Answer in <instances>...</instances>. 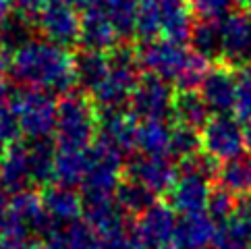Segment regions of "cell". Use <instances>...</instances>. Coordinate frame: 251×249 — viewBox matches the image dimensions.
<instances>
[{"mask_svg": "<svg viewBox=\"0 0 251 249\" xmlns=\"http://www.w3.org/2000/svg\"><path fill=\"white\" fill-rule=\"evenodd\" d=\"M8 73L27 90L65 96L75 83V58L56 44L31 38L13 52Z\"/></svg>", "mask_w": 251, "mask_h": 249, "instance_id": "1", "label": "cell"}, {"mask_svg": "<svg viewBox=\"0 0 251 249\" xmlns=\"http://www.w3.org/2000/svg\"><path fill=\"white\" fill-rule=\"evenodd\" d=\"M139 67L173 83L176 92H195L210 71V62L185 48V44L164 38L143 42L137 50Z\"/></svg>", "mask_w": 251, "mask_h": 249, "instance_id": "2", "label": "cell"}, {"mask_svg": "<svg viewBox=\"0 0 251 249\" xmlns=\"http://www.w3.org/2000/svg\"><path fill=\"white\" fill-rule=\"evenodd\" d=\"M100 129V114L89 98L69 92L58 102L56 114V146L58 149L87 152Z\"/></svg>", "mask_w": 251, "mask_h": 249, "instance_id": "3", "label": "cell"}, {"mask_svg": "<svg viewBox=\"0 0 251 249\" xmlns=\"http://www.w3.org/2000/svg\"><path fill=\"white\" fill-rule=\"evenodd\" d=\"M137 52L127 46L108 52V75L89 94V100L100 112L121 110L131 102V96L141 79Z\"/></svg>", "mask_w": 251, "mask_h": 249, "instance_id": "4", "label": "cell"}, {"mask_svg": "<svg viewBox=\"0 0 251 249\" xmlns=\"http://www.w3.org/2000/svg\"><path fill=\"white\" fill-rule=\"evenodd\" d=\"M125 154L110 144L98 139L87 149V171L81 183L83 199H110L116 198L121 187V176L125 173Z\"/></svg>", "mask_w": 251, "mask_h": 249, "instance_id": "5", "label": "cell"}, {"mask_svg": "<svg viewBox=\"0 0 251 249\" xmlns=\"http://www.w3.org/2000/svg\"><path fill=\"white\" fill-rule=\"evenodd\" d=\"M13 106L21 124V133L29 141H44L54 133L58 104L52 100V94L42 90H25Z\"/></svg>", "mask_w": 251, "mask_h": 249, "instance_id": "6", "label": "cell"}, {"mask_svg": "<svg viewBox=\"0 0 251 249\" xmlns=\"http://www.w3.org/2000/svg\"><path fill=\"white\" fill-rule=\"evenodd\" d=\"M176 87L162 77L146 73L141 75L135 92L131 96V112L143 121H166L173 119Z\"/></svg>", "mask_w": 251, "mask_h": 249, "instance_id": "7", "label": "cell"}, {"mask_svg": "<svg viewBox=\"0 0 251 249\" xmlns=\"http://www.w3.org/2000/svg\"><path fill=\"white\" fill-rule=\"evenodd\" d=\"M201 152L218 162L239 158L245 149V135L241 121L232 114H216L201 129Z\"/></svg>", "mask_w": 251, "mask_h": 249, "instance_id": "8", "label": "cell"}, {"mask_svg": "<svg viewBox=\"0 0 251 249\" xmlns=\"http://www.w3.org/2000/svg\"><path fill=\"white\" fill-rule=\"evenodd\" d=\"M222 56L220 62L232 69L251 67V13L247 8L230 11L220 19Z\"/></svg>", "mask_w": 251, "mask_h": 249, "instance_id": "9", "label": "cell"}, {"mask_svg": "<svg viewBox=\"0 0 251 249\" xmlns=\"http://www.w3.org/2000/svg\"><path fill=\"white\" fill-rule=\"evenodd\" d=\"M35 27L40 29L44 40L60 48L81 42V15H77L73 4L46 2L35 15Z\"/></svg>", "mask_w": 251, "mask_h": 249, "instance_id": "10", "label": "cell"}, {"mask_svg": "<svg viewBox=\"0 0 251 249\" xmlns=\"http://www.w3.org/2000/svg\"><path fill=\"white\" fill-rule=\"evenodd\" d=\"M175 210L164 203H156L148 212L137 216L131 233L139 249H175L176 233Z\"/></svg>", "mask_w": 251, "mask_h": 249, "instance_id": "11", "label": "cell"}, {"mask_svg": "<svg viewBox=\"0 0 251 249\" xmlns=\"http://www.w3.org/2000/svg\"><path fill=\"white\" fill-rule=\"evenodd\" d=\"M125 174L154 195H168L178 179V166L170 160V156L137 154L125 164Z\"/></svg>", "mask_w": 251, "mask_h": 249, "instance_id": "12", "label": "cell"}, {"mask_svg": "<svg viewBox=\"0 0 251 249\" xmlns=\"http://www.w3.org/2000/svg\"><path fill=\"white\" fill-rule=\"evenodd\" d=\"M200 96L214 114H230L237 100V71L218 62L210 67L208 75L200 85Z\"/></svg>", "mask_w": 251, "mask_h": 249, "instance_id": "13", "label": "cell"}, {"mask_svg": "<svg viewBox=\"0 0 251 249\" xmlns=\"http://www.w3.org/2000/svg\"><path fill=\"white\" fill-rule=\"evenodd\" d=\"M137 129H139V119L131 110H110L100 114V137L110 144L112 148L121 149L123 154L137 149Z\"/></svg>", "mask_w": 251, "mask_h": 249, "instance_id": "14", "label": "cell"}, {"mask_svg": "<svg viewBox=\"0 0 251 249\" xmlns=\"http://www.w3.org/2000/svg\"><path fill=\"white\" fill-rule=\"evenodd\" d=\"M0 183L13 193L29 191L35 185L29 144H15L0 156Z\"/></svg>", "mask_w": 251, "mask_h": 249, "instance_id": "15", "label": "cell"}, {"mask_svg": "<svg viewBox=\"0 0 251 249\" xmlns=\"http://www.w3.org/2000/svg\"><path fill=\"white\" fill-rule=\"evenodd\" d=\"M42 206L46 216L56 228L60 224H73L83 214V198H79L75 189L62 185L46 187L42 193Z\"/></svg>", "mask_w": 251, "mask_h": 249, "instance_id": "16", "label": "cell"}, {"mask_svg": "<svg viewBox=\"0 0 251 249\" xmlns=\"http://www.w3.org/2000/svg\"><path fill=\"white\" fill-rule=\"evenodd\" d=\"M218 235V224L208 214L181 216L176 222L175 247L176 249H210Z\"/></svg>", "mask_w": 251, "mask_h": 249, "instance_id": "17", "label": "cell"}, {"mask_svg": "<svg viewBox=\"0 0 251 249\" xmlns=\"http://www.w3.org/2000/svg\"><path fill=\"white\" fill-rule=\"evenodd\" d=\"M121 35L108 15L102 11H85L81 15V46L83 50L110 52L116 48Z\"/></svg>", "mask_w": 251, "mask_h": 249, "instance_id": "18", "label": "cell"}, {"mask_svg": "<svg viewBox=\"0 0 251 249\" xmlns=\"http://www.w3.org/2000/svg\"><path fill=\"white\" fill-rule=\"evenodd\" d=\"M160 4V25L164 40L185 44L191 38L193 13L187 0H158Z\"/></svg>", "mask_w": 251, "mask_h": 249, "instance_id": "19", "label": "cell"}, {"mask_svg": "<svg viewBox=\"0 0 251 249\" xmlns=\"http://www.w3.org/2000/svg\"><path fill=\"white\" fill-rule=\"evenodd\" d=\"M8 214L15 216L27 230H38V233L50 235L52 230H56V226L50 222L42 206V198L33 195L31 191L15 193V198L11 199V208Z\"/></svg>", "mask_w": 251, "mask_h": 249, "instance_id": "20", "label": "cell"}, {"mask_svg": "<svg viewBox=\"0 0 251 249\" xmlns=\"http://www.w3.org/2000/svg\"><path fill=\"white\" fill-rule=\"evenodd\" d=\"M210 114L212 112L208 104L203 102V98L197 92H176L175 110H173L175 124H183V127H189L201 133V129L212 119Z\"/></svg>", "mask_w": 251, "mask_h": 249, "instance_id": "21", "label": "cell"}, {"mask_svg": "<svg viewBox=\"0 0 251 249\" xmlns=\"http://www.w3.org/2000/svg\"><path fill=\"white\" fill-rule=\"evenodd\" d=\"M218 187L230 191L235 198H249L251 195V154H241L228 162L220 164Z\"/></svg>", "mask_w": 251, "mask_h": 249, "instance_id": "22", "label": "cell"}, {"mask_svg": "<svg viewBox=\"0 0 251 249\" xmlns=\"http://www.w3.org/2000/svg\"><path fill=\"white\" fill-rule=\"evenodd\" d=\"M108 75V54L96 50H81L75 56V81L92 94Z\"/></svg>", "mask_w": 251, "mask_h": 249, "instance_id": "23", "label": "cell"}, {"mask_svg": "<svg viewBox=\"0 0 251 249\" xmlns=\"http://www.w3.org/2000/svg\"><path fill=\"white\" fill-rule=\"evenodd\" d=\"M173 127L166 121H143L137 129V149L146 156H170Z\"/></svg>", "mask_w": 251, "mask_h": 249, "instance_id": "24", "label": "cell"}, {"mask_svg": "<svg viewBox=\"0 0 251 249\" xmlns=\"http://www.w3.org/2000/svg\"><path fill=\"white\" fill-rule=\"evenodd\" d=\"M191 50L205 60H218L222 56L220 21H195L191 29Z\"/></svg>", "mask_w": 251, "mask_h": 249, "instance_id": "25", "label": "cell"}, {"mask_svg": "<svg viewBox=\"0 0 251 249\" xmlns=\"http://www.w3.org/2000/svg\"><path fill=\"white\" fill-rule=\"evenodd\" d=\"M87 171V152H71V149H56L54 156V174L56 185L71 187L81 185Z\"/></svg>", "mask_w": 251, "mask_h": 249, "instance_id": "26", "label": "cell"}, {"mask_svg": "<svg viewBox=\"0 0 251 249\" xmlns=\"http://www.w3.org/2000/svg\"><path fill=\"white\" fill-rule=\"evenodd\" d=\"M116 203L121 206L125 214H133V216H141L143 212H148L151 206H156V195L150 189H146L143 185L127 179L121 183L119 191H116Z\"/></svg>", "mask_w": 251, "mask_h": 249, "instance_id": "27", "label": "cell"}, {"mask_svg": "<svg viewBox=\"0 0 251 249\" xmlns=\"http://www.w3.org/2000/svg\"><path fill=\"white\" fill-rule=\"evenodd\" d=\"M175 124V123H173ZM201 152V135L200 131L183 127V124H175L173 127V141H170V156L178 160L191 158Z\"/></svg>", "mask_w": 251, "mask_h": 249, "instance_id": "28", "label": "cell"}, {"mask_svg": "<svg viewBox=\"0 0 251 249\" xmlns=\"http://www.w3.org/2000/svg\"><path fill=\"white\" fill-rule=\"evenodd\" d=\"M19 135H21V124H19V119H17L15 106L0 104V156L8 148L19 144Z\"/></svg>", "mask_w": 251, "mask_h": 249, "instance_id": "29", "label": "cell"}, {"mask_svg": "<svg viewBox=\"0 0 251 249\" xmlns=\"http://www.w3.org/2000/svg\"><path fill=\"white\" fill-rule=\"evenodd\" d=\"M0 35L6 44V48H19L25 42L31 40V23L27 21V15H15L8 17V19L2 23V29H0Z\"/></svg>", "mask_w": 251, "mask_h": 249, "instance_id": "30", "label": "cell"}, {"mask_svg": "<svg viewBox=\"0 0 251 249\" xmlns=\"http://www.w3.org/2000/svg\"><path fill=\"white\" fill-rule=\"evenodd\" d=\"M237 199L230 191L222 189V187H214V191L210 195V201H208V216L216 222V224H224L226 220H230L232 212L237 208Z\"/></svg>", "mask_w": 251, "mask_h": 249, "instance_id": "31", "label": "cell"}, {"mask_svg": "<svg viewBox=\"0 0 251 249\" xmlns=\"http://www.w3.org/2000/svg\"><path fill=\"white\" fill-rule=\"evenodd\" d=\"M69 249H100V235L87 222H73L65 228Z\"/></svg>", "mask_w": 251, "mask_h": 249, "instance_id": "32", "label": "cell"}, {"mask_svg": "<svg viewBox=\"0 0 251 249\" xmlns=\"http://www.w3.org/2000/svg\"><path fill=\"white\" fill-rule=\"evenodd\" d=\"M232 112L239 121L251 123V67L237 71V100Z\"/></svg>", "mask_w": 251, "mask_h": 249, "instance_id": "33", "label": "cell"}, {"mask_svg": "<svg viewBox=\"0 0 251 249\" xmlns=\"http://www.w3.org/2000/svg\"><path fill=\"white\" fill-rule=\"evenodd\" d=\"M197 21H220L232 11L235 0H187Z\"/></svg>", "mask_w": 251, "mask_h": 249, "instance_id": "34", "label": "cell"}, {"mask_svg": "<svg viewBox=\"0 0 251 249\" xmlns=\"http://www.w3.org/2000/svg\"><path fill=\"white\" fill-rule=\"evenodd\" d=\"M228 224L237 230V235L243 239V243L251 249V195L249 198H239L237 208L232 212Z\"/></svg>", "mask_w": 251, "mask_h": 249, "instance_id": "35", "label": "cell"}, {"mask_svg": "<svg viewBox=\"0 0 251 249\" xmlns=\"http://www.w3.org/2000/svg\"><path fill=\"white\" fill-rule=\"evenodd\" d=\"M100 249H139V245L133 233L125 226L119 230H112V233L100 235Z\"/></svg>", "mask_w": 251, "mask_h": 249, "instance_id": "36", "label": "cell"}, {"mask_svg": "<svg viewBox=\"0 0 251 249\" xmlns=\"http://www.w3.org/2000/svg\"><path fill=\"white\" fill-rule=\"evenodd\" d=\"M8 208H11V199H8V189L0 183V220L8 214Z\"/></svg>", "mask_w": 251, "mask_h": 249, "instance_id": "37", "label": "cell"}, {"mask_svg": "<svg viewBox=\"0 0 251 249\" xmlns=\"http://www.w3.org/2000/svg\"><path fill=\"white\" fill-rule=\"evenodd\" d=\"M4 247L6 249H42L40 245L31 243L29 239H27V241H21V243H4Z\"/></svg>", "mask_w": 251, "mask_h": 249, "instance_id": "38", "label": "cell"}, {"mask_svg": "<svg viewBox=\"0 0 251 249\" xmlns=\"http://www.w3.org/2000/svg\"><path fill=\"white\" fill-rule=\"evenodd\" d=\"M8 11H11V2H8V0H0V25H2L8 17Z\"/></svg>", "mask_w": 251, "mask_h": 249, "instance_id": "39", "label": "cell"}, {"mask_svg": "<svg viewBox=\"0 0 251 249\" xmlns=\"http://www.w3.org/2000/svg\"><path fill=\"white\" fill-rule=\"evenodd\" d=\"M243 135H245V149L251 154V123H247L243 127Z\"/></svg>", "mask_w": 251, "mask_h": 249, "instance_id": "40", "label": "cell"}, {"mask_svg": "<svg viewBox=\"0 0 251 249\" xmlns=\"http://www.w3.org/2000/svg\"><path fill=\"white\" fill-rule=\"evenodd\" d=\"M4 65H6V44L2 35H0V69H4Z\"/></svg>", "mask_w": 251, "mask_h": 249, "instance_id": "41", "label": "cell"}, {"mask_svg": "<svg viewBox=\"0 0 251 249\" xmlns=\"http://www.w3.org/2000/svg\"><path fill=\"white\" fill-rule=\"evenodd\" d=\"M6 94H8V85H6L4 79L0 77V104H4V100H6Z\"/></svg>", "mask_w": 251, "mask_h": 249, "instance_id": "42", "label": "cell"}, {"mask_svg": "<svg viewBox=\"0 0 251 249\" xmlns=\"http://www.w3.org/2000/svg\"><path fill=\"white\" fill-rule=\"evenodd\" d=\"M46 2H65V4H73L75 0H46ZM46 2H44V4H46Z\"/></svg>", "mask_w": 251, "mask_h": 249, "instance_id": "43", "label": "cell"}, {"mask_svg": "<svg viewBox=\"0 0 251 249\" xmlns=\"http://www.w3.org/2000/svg\"><path fill=\"white\" fill-rule=\"evenodd\" d=\"M137 4H146V2H154V0H135Z\"/></svg>", "mask_w": 251, "mask_h": 249, "instance_id": "44", "label": "cell"}, {"mask_svg": "<svg viewBox=\"0 0 251 249\" xmlns=\"http://www.w3.org/2000/svg\"><path fill=\"white\" fill-rule=\"evenodd\" d=\"M247 11L251 13V0H247Z\"/></svg>", "mask_w": 251, "mask_h": 249, "instance_id": "45", "label": "cell"}, {"mask_svg": "<svg viewBox=\"0 0 251 249\" xmlns=\"http://www.w3.org/2000/svg\"><path fill=\"white\" fill-rule=\"evenodd\" d=\"M0 249H6V247H4V243H2V241H0Z\"/></svg>", "mask_w": 251, "mask_h": 249, "instance_id": "46", "label": "cell"}, {"mask_svg": "<svg viewBox=\"0 0 251 249\" xmlns=\"http://www.w3.org/2000/svg\"><path fill=\"white\" fill-rule=\"evenodd\" d=\"M245 2H247V0H245Z\"/></svg>", "mask_w": 251, "mask_h": 249, "instance_id": "47", "label": "cell"}]
</instances>
